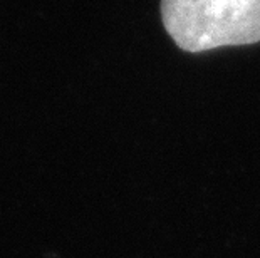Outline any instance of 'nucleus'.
Segmentation results:
<instances>
[{
  "mask_svg": "<svg viewBox=\"0 0 260 258\" xmlns=\"http://www.w3.org/2000/svg\"><path fill=\"white\" fill-rule=\"evenodd\" d=\"M161 17L186 52L260 42V0H161Z\"/></svg>",
  "mask_w": 260,
  "mask_h": 258,
  "instance_id": "nucleus-1",
  "label": "nucleus"
}]
</instances>
